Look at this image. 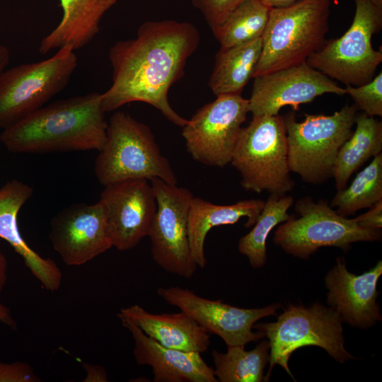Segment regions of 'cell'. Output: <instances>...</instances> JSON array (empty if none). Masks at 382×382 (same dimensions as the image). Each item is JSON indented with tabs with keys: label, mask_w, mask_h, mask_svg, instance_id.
Returning <instances> with one entry per match:
<instances>
[{
	"label": "cell",
	"mask_w": 382,
	"mask_h": 382,
	"mask_svg": "<svg viewBox=\"0 0 382 382\" xmlns=\"http://www.w3.org/2000/svg\"><path fill=\"white\" fill-rule=\"evenodd\" d=\"M371 1H372L376 5L379 6H382V0H371Z\"/></svg>",
	"instance_id": "38"
},
{
	"label": "cell",
	"mask_w": 382,
	"mask_h": 382,
	"mask_svg": "<svg viewBox=\"0 0 382 382\" xmlns=\"http://www.w3.org/2000/svg\"><path fill=\"white\" fill-rule=\"evenodd\" d=\"M382 200V154L361 170L348 187L337 190L330 206L347 217L356 212L370 208Z\"/></svg>",
	"instance_id": "28"
},
{
	"label": "cell",
	"mask_w": 382,
	"mask_h": 382,
	"mask_svg": "<svg viewBox=\"0 0 382 382\" xmlns=\"http://www.w3.org/2000/svg\"><path fill=\"white\" fill-rule=\"evenodd\" d=\"M355 12L349 29L338 38L326 40L306 62L346 86L371 81L382 62V51L374 49L373 35L382 28V6L371 0H354Z\"/></svg>",
	"instance_id": "8"
},
{
	"label": "cell",
	"mask_w": 382,
	"mask_h": 382,
	"mask_svg": "<svg viewBox=\"0 0 382 382\" xmlns=\"http://www.w3.org/2000/svg\"><path fill=\"white\" fill-rule=\"evenodd\" d=\"M299 217L291 216L276 230L274 243L287 254L308 258L322 247H337L344 251L359 241H378L381 230L360 227L354 219L340 215L324 200L303 197L295 204Z\"/></svg>",
	"instance_id": "10"
},
{
	"label": "cell",
	"mask_w": 382,
	"mask_h": 382,
	"mask_svg": "<svg viewBox=\"0 0 382 382\" xmlns=\"http://www.w3.org/2000/svg\"><path fill=\"white\" fill-rule=\"evenodd\" d=\"M30 364L23 361L5 363L0 361V382H40Z\"/></svg>",
	"instance_id": "31"
},
{
	"label": "cell",
	"mask_w": 382,
	"mask_h": 382,
	"mask_svg": "<svg viewBox=\"0 0 382 382\" xmlns=\"http://www.w3.org/2000/svg\"><path fill=\"white\" fill-rule=\"evenodd\" d=\"M63 16L57 26L40 42L51 52L66 45L74 50L89 44L100 32L104 14L120 0H59Z\"/></svg>",
	"instance_id": "22"
},
{
	"label": "cell",
	"mask_w": 382,
	"mask_h": 382,
	"mask_svg": "<svg viewBox=\"0 0 382 382\" xmlns=\"http://www.w3.org/2000/svg\"><path fill=\"white\" fill-rule=\"evenodd\" d=\"M240 173L247 191L283 195L295 183L288 163L286 129L284 116H254L240 132L230 163Z\"/></svg>",
	"instance_id": "5"
},
{
	"label": "cell",
	"mask_w": 382,
	"mask_h": 382,
	"mask_svg": "<svg viewBox=\"0 0 382 382\" xmlns=\"http://www.w3.org/2000/svg\"><path fill=\"white\" fill-rule=\"evenodd\" d=\"M356 129L340 149L333 170L337 190L346 187L351 175L382 151V122L365 113L357 114Z\"/></svg>",
	"instance_id": "24"
},
{
	"label": "cell",
	"mask_w": 382,
	"mask_h": 382,
	"mask_svg": "<svg viewBox=\"0 0 382 382\" xmlns=\"http://www.w3.org/2000/svg\"><path fill=\"white\" fill-rule=\"evenodd\" d=\"M357 109L370 117L382 116V72L369 82L359 86H346Z\"/></svg>",
	"instance_id": "29"
},
{
	"label": "cell",
	"mask_w": 382,
	"mask_h": 382,
	"mask_svg": "<svg viewBox=\"0 0 382 382\" xmlns=\"http://www.w3.org/2000/svg\"><path fill=\"white\" fill-rule=\"evenodd\" d=\"M271 8L260 0H245L218 27L212 29L221 49L262 37Z\"/></svg>",
	"instance_id": "27"
},
{
	"label": "cell",
	"mask_w": 382,
	"mask_h": 382,
	"mask_svg": "<svg viewBox=\"0 0 382 382\" xmlns=\"http://www.w3.org/2000/svg\"><path fill=\"white\" fill-rule=\"evenodd\" d=\"M243 345L227 346L226 353L214 349V374L220 382H261L270 361L269 340L262 341L250 351Z\"/></svg>",
	"instance_id": "25"
},
{
	"label": "cell",
	"mask_w": 382,
	"mask_h": 382,
	"mask_svg": "<svg viewBox=\"0 0 382 382\" xmlns=\"http://www.w3.org/2000/svg\"><path fill=\"white\" fill-rule=\"evenodd\" d=\"M263 4L270 8L289 5L297 0H260Z\"/></svg>",
	"instance_id": "37"
},
{
	"label": "cell",
	"mask_w": 382,
	"mask_h": 382,
	"mask_svg": "<svg viewBox=\"0 0 382 382\" xmlns=\"http://www.w3.org/2000/svg\"><path fill=\"white\" fill-rule=\"evenodd\" d=\"M382 274L380 260L370 270L356 275L349 272L345 260L338 257L325 277L327 301L342 322L361 328H369L381 320L376 302V285Z\"/></svg>",
	"instance_id": "17"
},
{
	"label": "cell",
	"mask_w": 382,
	"mask_h": 382,
	"mask_svg": "<svg viewBox=\"0 0 382 382\" xmlns=\"http://www.w3.org/2000/svg\"><path fill=\"white\" fill-rule=\"evenodd\" d=\"M245 0H192L211 29L219 26Z\"/></svg>",
	"instance_id": "30"
},
{
	"label": "cell",
	"mask_w": 382,
	"mask_h": 382,
	"mask_svg": "<svg viewBox=\"0 0 382 382\" xmlns=\"http://www.w3.org/2000/svg\"><path fill=\"white\" fill-rule=\"evenodd\" d=\"M293 204L291 195H270L252 230L240 238L238 250L253 267L260 268L265 264L267 237L276 226L290 219L288 210Z\"/></svg>",
	"instance_id": "26"
},
{
	"label": "cell",
	"mask_w": 382,
	"mask_h": 382,
	"mask_svg": "<svg viewBox=\"0 0 382 382\" xmlns=\"http://www.w3.org/2000/svg\"><path fill=\"white\" fill-rule=\"evenodd\" d=\"M50 239L53 249L69 266L83 265L112 247L103 204H74L52 219Z\"/></svg>",
	"instance_id": "16"
},
{
	"label": "cell",
	"mask_w": 382,
	"mask_h": 382,
	"mask_svg": "<svg viewBox=\"0 0 382 382\" xmlns=\"http://www.w3.org/2000/svg\"><path fill=\"white\" fill-rule=\"evenodd\" d=\"M33 193L32 187L18 180L8 181L0 188V238L23 258L25 266L44 288L54 291L62 284L60 269L52 260L41 257L27 244L18 226V212Z\"/></svg>",
	"instance_id": "19"
},
{
	"label": "cell",
	"mask_w": 382,
	"mask_h": 382,
	"mask_svg": "<svg viewBox=\"0 0 382 382\" xmlns=\"http://www.w3.org/2000/svg\"><path fill=\"white\" fill-rule=\"evenodd\" d=\"M78 66L69 45L51 57L0 74V129H5L43 107L69 83Z\"/></svg>",
	"instance_id": "9"
},
{
	"label": "cell",
	"mask_w": 382,
	"mask_h": 382,
	"mask_svg": "<svg viewBox=\"0 0 382 382\" xmlns=\"http://www.w3.org/2000/svg\"><path fill=\"white\" fill-rule=\"evenodd\" d=\"M134 340L133 354L139 365L151 366L154 382H217L214 369L202 354L166 347L146 335L134 322L119 318Z\"/></svg>",
	"instance_id": "18"
},
{
	"label": "cell",
	"mask_w": 382,
	"mask_h": 382,
	"mask_svg": "<svg viewBox=\"0 0 382 382\" xmlns=\"http://www.w3.org/2000/svg\"><path fill=\"white\" fill-rule=\"evenodd\" d=\"M199 39L198 30L192 23L163 20L144 22L135 38L115 42L109 50L112 82L102 93L103 111H113L131 102H144L183 127L188 120L172 108L168 91L183 76Z\"/></svg>",
	"instance_id": "1"
},
{
	"label": "cell",
	"mask_w": 382,
	"mask_h": 382,
	"mask_svg": "<svg viewBox=\"0 0 382 382\" xmlns=\"http://www.w3.org/2000/svg\"><path fill=\"white\" fill-rule=\"evenodd\" d=\"M330 0H297L271 8L253 78L306 62L325 42Z\"/></svg>",
	"instance_id": "3"
},
{
	"label": "cell",
	"mask_w": 382,
	"mask_h": 382,
	"mask_svg": "<svg viewBox=\"0 0 382 382\" xmlns=\"http://www.w3.org/2000/svg\"><path fill=\"white\" fill-rule=\"evenodd\" d=\"M108 122L102 93L57 100L3 129L0 141L12 153L100 151Z\"/></svg>",
	"instance_id": "2"
},
{
	"label": "cell",
	"mask_w": 382,
	"mask_h": 382,
	"mask_svg": "<svg viewBox=\"0 0 382 382\" xmlns=\"http://www.w3.org/2000/svg\"><path fill=\"white\" fill-rule=\"evenodd\" d=\"M100 201L105 209L112 247L129 250L148 236L157 208L148 180L127 179L106 185Z\"/></svg>",
	"instance_id": "15"
},
{
	"label": "cell",
	"mask_w": 382,
	"mask_h": 382,
	"mask_svg": "<svg viewBox=\"0 0 382 382\" xmlns=\"http://www.w3.org/2000/svg\"><path fill=\"white\" fill-rule=\"evenodd\" d=\"M157 294L166 302L192 318L209 334L220 337L226 346L243 345L265 337L253 332L254 324L261 318L275 315L280 304L259 308H242L202 297L180 286L160 287Z\"/></svg>",
	"instance_id": "13"
},
{
	"label": "cell",
	"mask_w": 382,
	"mask_h": 382,
	"mask_svg": "<svg viewBox=\"0 0 382 382\" xmlns=\"http://www.w3.org/2000/svg\"><path fill=\"white\" fill-rule=\"evenodd\" d=\"M117 316L129 319L146 335L166 347L202 354L210 345V334L181 311L154 314L134 304L122 308Z\"/></svg>",
	"instance_id": "20"
},
{
	"label": "cell",
	"mask_w": 382,
	"mask_h": 382,
	"mask_svg": "<svg viewBox=\"0 0 382 382\" xmlns=\"http://www.w3.org/2000/svg\"><path fill=\"white\" fill-rule=\"evenodd\" d=\"M366 213L354 218L357 224L369 230H381L382 228V200L369 208Z\"/></svg>",
	"instance_id": "32"
},
{
	"label": "cell",
	"mask_w": 382,
	"mask_h": 382,
	"mask_svg": "<svg viewBox=\"0 0 382 382\" xmlns=\"http://www.w3.org/2000/svg\"><path fill=\"white\" fill-rule=\"evenodd\" d=\"M0 321L13 329H16V323L12 317L10 309L0 303Z\"/></svg>",
	"instance_id": "34"
},
{
	"label": "cell",
	"mask_w": 382,
	"mask_h": 382,
	"mask_svg": "<svg viewBox=\"0 0 382 382\" xmlns=\"http://www.w3.org/2000/svg\"><path fill=\"white\" fill-rule=\"evenodd\" d=\"M156 212L148 236L155 262L166 272L191 278L197 268L190 253L187 219L192 192L159 178L150 180Z\"/></svg>",
	"instance_id": "11"
},
{
	"label": "cell",
	"mask_w": 382,
	"mask_h": 382,
	"mask_svg": "<svg viewBox=\"0 0 382 382\" xmlns=\"http://www.w3.org/2000/svg\"><path fill=\"white\" fill-rule=\"evenodd\" d=\"M342 323L340 315L330 307L316 303L309 307L289 305L277 321L255 323L253 328L270 342V366L265 381L276 364L293 378L289 360L302 347H320L341 363L354 358L344 347Z\"/></svg>",
	"instance_id": "7"
},
{
	"label": "cell",
	"mask_w": 382,
	"mask_h": 382,
	"mask_svg": "<svg viewBox=\"0 0 382 382\" xmlns=\"http://www.w3.org/2000/svg\"><path fill=\"white\" fill-rule=\"evenodd\" d=\"M7 281V260L0 250V294Z\"/></svg>",
	"instance_id": "35"
},
{
	"label": "cell",
	"mask_w": 382,
	"mask_h": 382,
	"mask_svg": "<svg viewBox=\"0 0 382 382\" xmlns=\"http://www.w3.org/2000/svg\"><path fill=\"white\" fill-rule=\"evenodd\" d=\"M248 112V99L241 94L217 96L182 127L188 154L206 166L222 168L230 163Z\"/></svg>",
	"instance_id": "12"
},
{
	"label": "cell",
	"mask_w": 382,
	"mask_h": 382,
	"mask_svg": "<svg viewBox=\"0 0 382 382\" xmlns=\"http://www.w3.org/2000/svg\"><path fill=\"white\" fill-rule=\"evenodd\" d=\"M82 364L86 371V376L83 380L84 382L108 381V374L103 367L87 363H83Z\"/></svg>",
	"instance_id": "33"
},
{
	"label": "cell",
	"mask_w": 382,
	"mask_h": 382,
	"mask_svg": "<svg viewBox=\"0 0 382 382\" xmlns=\"http://www.w3.org/2000/svg\"><path fill=\"white\" fill-rule=\"evenodd\" d=\"M10 60V52L4 45H0V74L5 69Z\"/></svg>",
	"instance_id": "36"
},
{
	"label": "cell",
	"mask_w": 382,
	"mask_h": 382,
	"mask_svg": "<svg viewBox=\"0 0 382 382\" xmlns=\"http://www.w3.org/2000/svg\"><path fill=\"white\" fill-rule=\"evenodd\" d=\"M94 173L103 186L127 179L159 178L172 185L178 182L150 128L123 111L113 113L108 122Z\"/></svg>",
	"instance_id": "4"
},
{
	"label": "cell",
	"mask_w": 382,
	"mask_h": 382,
	"mask_svg": "<svg viewBox=\"0 0 382 382\" xmlns=\"http://www.w3.org/2000/svg\"><path fill=\"white\" fill-rule=\"evenodd\" d=\"M357 110L347 104L330 115L305 114L301 122L293 112L284 116L290 171L314 185L332 177L338 151L353 132Z\"/></svg>",
	"instance_id": "6"
},
{
	"label": "cell",
	"mask_w": 382,
	"mask_h": 382,
	"mask_svg": "<svg viewBox=\"0 0 382 382\" xmlns=\"http://www.w3.org/2000/svg\"><path fill=\"white\" fill-rule=\"evenodd\" d=\"M265 201L245 199L228 205H219L198 197H193L189 209L187 229L191 256L197 267L207 264L204 242L213 227L234 224L242 217L247 218L245 227L256 222Z\"/></svg>",
	"instance_id": "21"
},
{
	"label": "cell",
	"mask_w": 382,
	"mask_h": 382,
	"mask_svg": "<svg viewBox=\"0 0 382 382\" xmlns=\"http://www.w3.org/2000/svg\"><path fill=\"white\" fill-rule=\"evenodd\" d=\"M262 51V37L221 49L215 57L208 85L217 96L241 94L253 75Z\"/></svg>",
	"instance_id": "23"
},
{
	"label": "cell",
	"mask_w": 382,
	"mask_h": 382,
	"mask_svg": "<svg viewBox=\"0 0 382 382\" xmlns=\"http://www.w3.org/2000/svg\"><path fill=\"white\" fill-rule=\"evenodd\" d=\"M325 93L346 94L333 79L303 62L254 77L248 111L253 117L277 115L283 107L296 111L301 104Z\"/></svg>",
	"instance_id": "14"
}]
</instances>
